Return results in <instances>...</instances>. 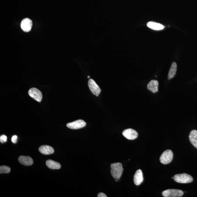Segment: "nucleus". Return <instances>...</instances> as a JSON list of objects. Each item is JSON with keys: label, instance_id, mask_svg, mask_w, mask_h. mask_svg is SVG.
Segmentation results:
<instances>
[{"label": "nucleus", "instance_id": "obj_8", "mask_svg": "<svg viewBox=\"0 0 197 197\" xmlns=\"http://www.w3.org/2000/svg\"><path fill=\"white\" fill-rule=\"evenodd\" d=\"M122 135L127 139L134 140L137 138L138 134L136 131L132 129H128L124 130Z\"/></svg>", "mask_w": 197, "mask_h": 197}, {"label": "nucleus", "instance_id": "obj_23", "mask_svg": "<svg viewBox=\"0 0 197 197\" xmlns=\"http://www.w3.org/2000/svg\"><path fill=\"white\" fill-rule=\"evenodd\" d=\"M90 76H88V78H90Z\"/></svg>", "mask_w": 197, "mask_h": 197}, {"label": "nucleus", "instance_id": "obj_2", "mask_svg": "<svg viewBox=\"0 0 197 197\" xmlns=\"http://www.w3.org/2000/svg\"><path fill=\"white\" fill-rule=\"evenodd\" d=\"M173 179L176 182L182 184L190 183L193 180V177L185 173L176 174Z\"/></svg>", "mask_w": 197, "mask_h": 197}, {"label": "nucleus", "instance_id": "obj_21", "mask_svg": "<svg viewBox=\"0 0 197 197\" xmlns=\"http://www.w3.org/2000/svg\"><path fill=\"white\" fill-rule=\"evenodd\" d=\"M98 197H107V196L104 193H101L98 194Z\"/></svg>", "mask_w": 197, "mask_h": 197}, {"label": "nucleus", "instance_id": "obj_18", "mask_svg": "<svg viewBox=\"0 0 197 197\" xmlns=\"http://www.w3.org/2000/svg\"><path fill=\"white\" fill-rule=\"evenodd\" d=\"M10 168L6 166H1L0 167V173H8L10 172Z\"/></svg>", "mask_w": 197, "mask_h": 197}, {"label": "nucleus", "instance_id": "obj_14", "mask_svg": "<svg viewBox=\"0 0 197 197\" xmlns=\"http://www.w3.org/2000/svg\"><path fill=\"white\" fill-rule=\"evenodd\" d=\"M147 26L152 29L156 30H161L164 28V26L162 24L153 21L148 22Z\"/></svg>", "mask_w": 197, "mask_h": 197}, {"label": "nucleus", "instance_id": "obj_15", "mask_svg": "<svg viewBox=\"0 0 197 197\" xmlns=\"http://www.w3.org/2000/svg\"><path fill=\"white\" fill-rule=\"evenodd\" d=\"M46 164L47 167L51 169H59L61 168V165L59 163L52 160H48L46 161Z\"/></svg>", "mask_w": 197, "mask_h": 197}, {"label": "nucleus", "instance_id": "obj_5", "mask_svg": "<svg viewBox=\"0 0 197 197\" xmlns=\"http://www.w3.org/2000/svg\"><path fill=\"white\" fill-rule=\"evenodd\" d=\"M29 96L38 102H41L43 98V94L41 91L36 88L30 89L28 92Z\"/></svg>", "mask_w": 197, "mask_h": 197}, {"label": "nucleus", "instance_id": "obj_13", "mask_svg": "<svg viewBox=\"0 0 197 197\" xmlns=\"http://www.w3.org/2000/svg\"><path fill=\"white\" fill-rule=\"evenodd\" d=\"M158 85L159 82L156 80H152L148 84L147 88L148 90L155 93L158 91Z\"/></svg>", "mask_w": 197, "mask_h": 197}, {"label": "nucleus", "instance_id": "obj_11", "mask_svg": "<svg viewBox=\"0 0 197 197\" xmlns=\"http://www.w3.org/2000/svg\"><path fill=\"white\" fill-rule=\"evenodd\" d=\"M18 161L21 164L25 166H30L33 163V160L29 156H20L18 158Z\"/></svg>", "mask_w": 197, "mask_h": 197}, {"label": "nucleus", "instance_id": "obj_1", "mask_svg": "<svg viewBox=\"0 0 197 197\" xmlns=\"http://www.w3.org/2000/svg\"><path fill=\"white\" fill-rule=\"evenodd\" d=\"M111 175L115 179H119L121 177L123 168L121 163H113L111 165Z\"/></svg>", "mask_w": 197, "mask_h": 197}, {"label": "nucleus", "instance_id": "obj_20", "mask_svg": "<svg viewBox=\"0 0 197 197\" xmlns=\"http://www.w3.org/2000/svg\"><path fill=\"white\" fill-rule=\"evenodd\" d=\"M17 135H14L12 138V143H17Z\"/></svg>", "mask_w": 197, "mask_h": 197}, {"label": "nucleus", "instance_id": "obj_6", "mask_svg": "<svg viewBox=\"0 0 197 197\" xmlns=\"http://www.w3.org/2000/svg\"><path fill=\"white\" fill-rule=\"evenodd\" d=\"M88 85L90 91L93 94L98 96L101 93V90L95 81L93 79H90L88 81Z\"/></svg>", "mask_w": 197, "mask_h": 197}, {"label": "nucleus", "instance_id": "obj_17", "mask_svg": "<svg viewBox=\"0 0 197 197\" xmlns=\"http://www.w3.org/2000/svg\"><path fill=\"white\" fill-rule=\"evenodd\" d=\"M177 65L175 62H173L171 65L170 70L169 71L168 75V79H171L173 78L175 76L177 71Z\"/></svg>", "mask_w": 197, "mask_h": 197}, {"label": "nucleus", "instance_id": "obj_3", "mask_svg": "<svg viewBox=\"0 0 197 197\" xmlns=\"http://www.w3.org/2000/svg\"><path fill=\"white\" fill-rule=\"evenodd\" d=\"M173 154L170 150H166L163 152L160 157V161L163 164H167L170 163L172 160Z\"/></svg>", "mask_w": 197, "mask_h": 197}, {"label": "nucleus", "instance_id": "obj_9", "mask_svg": "<svg viewBox=\"0 0 197 197\" xmlns=\"http://www.w3.org/2000/svg\"><path fill=\"white\" fill-rule=\"evenodd\" d=\"M21 28L24 31L29 32L31 30L32 26V21L29 18L24 19L21 24Z\"/></svg>", "mask_w": 197, "mask_h": 197}, {"label": "nucleus", "instance_id": "obj_22", "mask_svg": "<svg viewBox=\"0 0 197 197\" xmlns=\"http://www.w3.org/2000/svg\"><path fill=\"white\" fill-rule=\"evenodd\" d=\"M119 180V179H115V181L116 182H118V181Z\"/></svg>", "mask_w": 197, "mask_h": 197}, {"label": "nucleus", "instance_id": "obj_19", "mask_svg": "<svg viewBox=\"0 0 197 197\" xmlns=\"http://www.w3.org/2000/svg\"><path fill=\"white\" fill-rule=\"evenodd\" d=\"M7 141V137L6 135H1L0 137V141L1 143H6Z\"/></svg>", "mask_w": 197, "mask_h": 197}, {"label": "nucleus", "instance_id": "obj_4", "mask_svg": "<svg viewBox=\"0 0 197 197\" xmlns=\"http://www.w3.org/2000/svg\"><path fill=\"white\" fill-rule=\"evenodd\" d=\"M182 190L176 189L167 190L163 191L162 195L165 197H180L183 195Z\"/></svg>", "mask_w": 197, "mask_h": 197}, {"label": "nucleus", "instance_id": "obj_10", "mask_svg": "<svg viewBox=\"0 0 197 197\" xmlns=\"http://www.w3.org/2000/svg\"><path fill=\"white\" fill-rule=\"evenodd\" d=\"M143 174L140 169L137 170L134 175V182L136 185H139L143 182Z\"/></svg>", "mask_w": 197, "mask_h": 197}, {"label": "nucleus", "instance_id": "obj_16", "mask_svg": "<svg viewBox=\"0 0 197 197\" xmlns=\"http://www.w3.org/2000/svg\"><path fill=\"white\" fill-rule=\"evenodd\" d=\"M189 139L190 143L195 147L197 148V131L192 130L189 135Z\"/></svg>", "mask_w": 197, "mask_h": 197}, {"label": "nucleus", "instance_id": "obj_7", "mask_svg": "<svg viewBox=\"0 0 197 197\" xmlns=\"http://www.w3.org/2000/svg\"><path fill=\"white\" fill-rule=\"evenodd\" d=\"M86 125V123L83 120H78L69 123L67 125V127L72 129H78L83 128Z\"/></svg>", "mask_w": 197, "mask_h": 197}, {"label": "nucleus", "instance_id": "obj_12", "mask_svg": "<svg viewBox=\"0 0 197 197\" xmlns=\"http://www.w3.org/2000/svg\"><path fill=\"white\" fill-rule=\"evenodd\" d=\"M39 151L42 154L44 155L52 154L54 153V150L49 145H43L39 148Z\"/></svg>", "mask_w": 197, "mask_h": 197}]
</instances>
